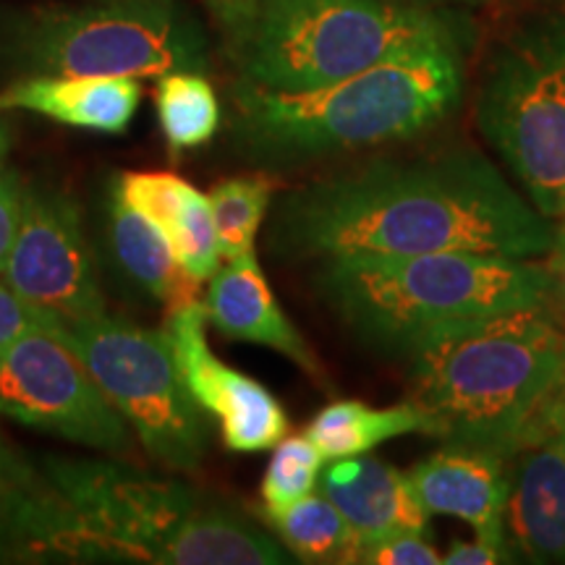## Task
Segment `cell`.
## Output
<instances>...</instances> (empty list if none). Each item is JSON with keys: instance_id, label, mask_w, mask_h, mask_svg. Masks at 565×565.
Masks as SVG:
<instances>
[{"instance_id": "obj_29", "label": "cell", "mask_w": 565, "mask_h": 565, "mask_svg": "<svg viewBox=\"0 0 565 565\" xmlns=\"http://www.w3.org/2000/svg\"><path fill=\"white\" fill-rule=\"evenodd\" d=\"M42 324H53L47 317H42L38 309H32L13 288L0 278V349L17 341L24 333H30Z\"/></svg>"}, {"instance_id": "obj_30", "label": "cell", "mask_w": 565, "mask_h": 565, "mask_svg": "<svg viewBox=\"0 0 565 565\" xmlns=\"http://www.w3.org/2000/svg\"><path fill=\"white\" fill-rule=\"evenodd\" d=\"M529 443H550L565 456V377L529 429L524 445Z\"/></svg>"}, {"instance_id": "obj_18", "label": "cell", "mask_w": 565, "mask_h": 565, "mask_svg": "<svg viewBox=\"0 0 565 565\" xmlns=\"http://www.w3.org/2000/svg\"><path fill=\"white\" fill-rule=\"evenodd\" d=\"M317 487L356 529L362 545L395 532H429V513L412 479L380 458H335L322 469Z\"/></svg>"}, {"instance_id": "obj_4", "label": "cell", "mask_w": 565, "mask_h": 565, "mask_svg": "<svg viewBox=\"0 0 565 565\" xmlns=\"http://www.w3.org/2000/svg\"><path fill=\"white\" fill-rule=\"evenodd\" d=\"M315 282L359 341L406 359L448 330L553 299L545 259L487 252L345 257L317 265Z\"/></svg>"}, {"instance_id": "obj_24", "label": "cell", "mask_w": 565, "mask_h": 565, "mask_svg": "<svg viewBox=\"0 0 565 565\" xmlns=\"http://www.w3.org/2000/svg\"><path fill=\"white\" fill-rule=\"evenodd\" d=\"M273 196L275 186L267 175H233L210 189L207 200L223 259L257 254V236L267 221Z\"/></svg>"}, {"instance_id": "obj_23", "label": "cell", "mask_w": 565, "mask_h": 565, "mask_svg": "<svg viewBox=\"0 0 565 565\" xmlns=\"http://www.w3.org/2000/svg\"><path fill=\"white\" fill-rule=\"evenodd\" d=\"M154 110L173 154L207 145L221 129V100L204 71H168L154 84Z\"/></svg>"}, {"instance_id": "obj_31", "label": "cell", "mask_w": 565, "mask_h": 565, "mask_svg": "<svg viewBox=\"0 0 565 565\" xmlns=\"http://www.w3.org/2000/svg\"><path fill=\"white\" fill-rule=\"evenodd\" d=\"M545 267L550 275V288H553V301L565 317V221L557 223V236L553 249L545 257Z\"/></svg>"}, {"instance_id": "obj_12", "label": "cell", "mask_w": 565, "mask_h": 565, "mask_svg": "<svg viewBox=\"0 0 565 565\" xmlns=\"http://www.w3.org/2000/svg\"><path fill=\"white\" fill-rule=\"evenodd\" d=\"M204 301L171 309L166 333L173 359L194 404L217 422L223 445L233 454H263L291 429L286 408L249 374L233 370L210 349Z\"/></svg>"}, {"instance_id": "obj_17", "label": "cell", "mask_w": 565, "mask_h": 565, "mask_svg": "<svg viewBox=\"0 0 565 565\" xmlns=\"http://www.w3.org/2000/svg\"><path fill=\"white\" fill-rule=\"evenodd\" d=\"M141 103L134 76H21L0 92V113L24 110L74 129L118 137Z\"/></svg>"}, {"instance_id": "obj_33", "label": "cell", "mask_w": 565, "mask_h": 565, "mask_svg": "<svg viewBox=\"0 0 565 565\" xmlns=\"http://www.w3.org/2000/svg\"><path fill=\"white\" fill-rule=\"evenodd\" d=\"M11 150V131L3 121V113H0V162H6V154Z\"/></svg>"}, {"instance_id": "obj_35", "label": "cell", "mask_w": 565, "mask_h": 565, "mask_svg": "<svg viewBox=\"0 0 565 565\" xmlns=\"http://www.w3.org/2000/svg\"><path fill=\"white\" fill-rule=\"evenodd\" d=\"M252 9H254V6H252ZM249 13H252V11H249Z\"/></svg>"}, {"instance_id": "obj_20", "label": "cell", "mask_w": 565, "mask_h": 565, "mask_svg": "<svg viewBox=\"0 0 565 565\" xmlns=\"http://www.w3.org/2000/svg\"><path fill=\"white\" fill-rule=\"evenodd\" d=\"M108 238L126 278L168 312L202 301V280L183 270L168 233L150 215L126 202L116 183L108 196Z\"/></svg>"}, {"instance_id": "obj_7", "label": "cell", "mask_w": 565, "mask_h": 565, "mask_svg": "<svg viewBox=\"0 0 565 565\" xmlns=\"http://www.w3.org/2000/svg\"><path fill=\"white\" fill-rule=\"evenodd\" d=\"M200 24L175 0H84L0 13V68L17 76L207 71Z\"/></svg>"}, {"instance_id": "obj_15", "label": "cell", "mask_w": 565, "mask_h": 565, "mask_svg": "<svg viewBox=\"0 0 565 565\" xmlns=\"http://www.w3.org/2000/svg\"><path fill=\"white\" fill-rule=\"evenodd\" d=\"M207 322L228 341H246L282 353L309 377H322V364L312 345L303 341L299 328L288 320L275 299L257 254L225 259L210 278L204 296Z\"/></svg>"}, {"instance_id": "obj_27", "label": "cell", "mask_w": 565, "mask_h": 565, "mask_svg": "<svg viewBox=\"0 0 565 565\" xmlns=\"http://www.w3.org/2000/svg\"><path fill=\"white\" fill-rule=\"evenodd\" d=\"M26 183L17 168L0 162V275H3L6 259H9L13 238H17L21 212H24Z\"/></svg>"}, {"instance_id": "obj_14", "label": "cell", "mask_w": 565, "mask_h": 565, "mask_svg": "<svg viewBox=\"0 0 565 565\" xmlns=\"http://www.w3.org/2000/svg\"><path fill=\"white\" fill-rule=\"evenodd\" d=\"M419 503L429 515H450L475 534L508 536L505 505L511 490V456L471 445L440 443L408 471Z\"/></svg>"}, {"instance_id": "obj_6", "label": "cell", "mask_w": 565, "mask_h": 565, "mask_svg": "<svg viewBox=\"0 0 565 565\" xmlns=\"http://www.w3.org/2000/svg\"><path fill=\"white\" fill-rule=\"evenodd\" d=\"M433 42L463 45V26L416 0H254L228 51L242 82L303 92Z\"/></svg>"}, {"instance_id": "obj_10", "label": "cell", "mask_w": 565, "mask_h": 565, "mask_svg": "<svg viewBox=\"0 0 565 565\" xmlns=\"http://www.w3.org/2000/svg\"><path fill=\"white\" fill-rule=\"evenodd\" d=\"M0 416L113 456H131L137 443L58 324L0 349Z\"/></svg>"}, {"instance_id": "obj_32", "label": "cell", "mask_w": 565, "mask_h": 565, "mask_svg": "<svg viewBox=\"0 0 565 565\" xmlns=\"http://www.w3.org/2000/svg\"><path fill=\"white\" fill-rule=\"evenodd\" d=\"M210 6L212 17L217 19L221 30L225 32V38L238 32V26L244 24L246 17H249L254 0H204Z\"/></svg>"}, {"instance_id": "obj_1", "label": "cell", "mask_w": 565, "mask_h": 565, "mask_svg": "<svg viewBox=\"0 0 565 565\" xmlns=\"http://www.w3.org/2000/svg\"><path fill=\"white\" fill-rule=\"evenodd\" d=\"M557 223L475 147L385 154L301 183L275 202L267 249L280 263L487 252L545 259Z\"/></svg>"}, {"instance_id": "obj_5", "label": "cell", "mask_w": 565, "mask_h": 565, "mask_svg": "<svg viewBox=\"0 0 565 565\" xmlns=\"http://www.w3.org/2000/svg\"><path fill=\"white\" fill-rule=\"evenodd\" d=\"M100 547L103 563L154 565H286L280 540L249 515L179 479L97 458H42Z\"/></svg>"}, {"instance_id": "obj_34", "label": "cell", "mask_w": 565, "mask_h": 565, "mask_svg": "<svg viewBox=\"0 0 565 565\" xmlns=\"http://www.w3.org/2000/svg\"><path fill=\"white\" fill-rule=\"evenodd\" d=\"M416 3H429V6H440V3H458V6H477V3H484V0H416Z\"/></svg>"}, {"instance_id": "obj_11", "label": "cell", "mask_w": 565, "mask_h": 565, "mask_svg": "<svg viewBox=\"0 0 565 565\" xmlns=\"http://www.w3.org/2000/svg\"><path fill=\"white\" fill-rule=\"evenodd\" d=\"M0 278L61 330L108 312L82 210L63 189L26 186L24 212Z\"/></svg>"}, {"instance_id": "obj_19", "label": "cell", "mask_w": 565, "mask_h": 565, "mask_svg": "<svg viewBox=\"0 0 565 565\" xmlns=\"http://www.w3.org/2000/svg\"><path fill=\"white\" fill-rule=\"evenodd\" d=\"M126 202L150 215L171 238L175 257L192 278L207 282L223 265L207 194L166 171H124L113 181Z\"/></svg>"}, {"instance_id": "obj_3", "label": "cell", "mask_w": 565, "mask_h": 565, "mask_svg": "<svg viewBox=\"0 0 565 565\" xmlns=\"http://www.w3.org/2000/svg\"><path fill=\"white\" fill-rule=\"evenodd\" d=\"M565 377V317L555 301L433 338L408 356V401L440 443L513 456Z\"/></svg>"}, {"instance_id": "obj_13", "label": "cell", "mask_w": 565, "mask_h": 565, "mask_svg": "<svg viewBox=\"0 0 565 565\" xmlns=\"http://www.w3.org/2000/svg\"><path fill=\"white\" fill-rule=\"evenodd\" d=\"M0 563H103L87 526L0 429Z\"/></svg>"}, {"instance_id": "obj_22", "label": "cell", "mask_w": 565, "mask_h": 565, "mask_svg": "<svg viewBox=\"0 0 565 565\" xmlns=\"http://www.w3.org/2000/svg\"><path fill=\"white\" fill-rule=\"evenodd\" d=\"M265 515L294 561L312 565H351L359 561L362 540L356 529L322 492L307 494L282 511H265Z\"/></svg>"}, {"instance_id": "obj_2", "label": "cell", "mask_w": 565, "mask_h": 565, "mask_svg": "<svg viewBox=\"0 0 565 565\" xmlns=\"http://www.w3.org/2000/svg\"><path fill=\"white\" fill-rule=\"evenodd\" d=\"M466 87L461 42L414 47L341 82L275 92L238 79L231 137L259 171H294L429 131L458 108Z\"/></svg>"}, {"instance_id": "obj_26", "label": "cell", "mask_w": 565, "mask_h": 565, "mask_svg": "<svg viewBox=\"0 0 565 565\" xmlns=\"http://www.w3.org/2000/svg\"><path fill=\"white\" fill-rule=\"evenodd\" d=\"M359 565H443V555L429 532H395L366 542L359 550Z\"/></svg>"}, {"instance_id": "obj_28", "label": "cell", "mask_w": 565, "mask_h": 565, "mask_svg": "<svg viewBox=\"0 0 565 565\" xmlns=\"http://www.w3.org/2000/svg\"><path fill=\"white\" fill-rule=\"evenodd\" d=\"M519 563L513 555L508 536L475 534V540H454L448 553L443 555V565H500Z\"/></svg>"}, {"instance_id": "obj_8", "label": "cell", "mask_w": 565, "mask_h": 565, "mask_svg": "<svg viewBox=\"0 0 565 565\" xmlns=\"http://www.w3.org/2000/svg\"><path fill=\"white\" fill-rule=\"evenodd\" d=\"M477 126L526 200L565 221V17L526 24L494 53Z\"/></svg>"}, {"instance_id": "obj_21", "label": "cell", "mask_w": 565, "mask_h": 565, "mask_svg": "<svg viewBox=\"0 0 565 565\" xmlns=\"http://www.w3.org/2000/svg\"><path fill=\"white\" fill-rule=\"evenodd\" d=\"M324 461L364 456L404 435H429L427 416L412 401L398 406H370L364 401H333L307 424V433Z\"/></svg>"}, {"instance_id": "obj_25", "label": "cell", "mask_w": 565, "mask_h": 565, "mask_svg": "<svg viewBox=\"0 0 565 565\" xmlns=\"http://www.w3.org/2000/svg\"><path fill=\"white\" fill-rule=\"evenodd\" d=\"M324 456L307 435L282 437L275 445L270 463L263 477V503L265 511H282V508L299 503L301 498L312 494L320 484Z\"/></svg>"}, {"instance_id": "obj_9", "label": "cell", "mask_w": 565, "mask_h": 565, "mask_svg": "<svg viewBox=\"0 0 565 565\" xmlns=\"http://www.w3.org/2000/svg\"><path fill=\"white\" fill-rule=\"evenodd\" d=\"M63 333L147 456L173 471L200 469L207 454V424L183 385L162 330H145L105 312Z\"/></svg>"}, {"instance_id": "obj_16", "label": "cell", "mask_w": 565, "mask_h": 565, "mask_svg": "<svg viewBox=\"0 0 565 565\" xmlns=\"http://www.w3.org/2000/svg\"><path fill=\"white\" fill-rule=\"evenodd\" d=\"M505 534L515 561L565 563V456L550 443L511 456Z\"/></svg>"}]
</instances>
